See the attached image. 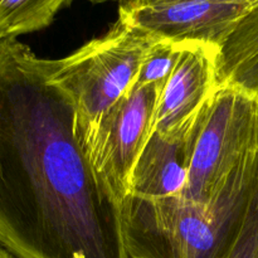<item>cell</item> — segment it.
I'll use <instances>...</instances> for the list:
<instances>
[{"instance_id": "cell-1", "label": "cell", "mask_w": 258, "mask_h": 258, "mask_svg": "<svg viewBox=\"0 0 258 258\" xmlns=\"http://www.w3.org/2000/svg\"><path fill=\"white\" fill-rule=\"evenodd\" d=\"M0 246L14 258H130L72 100L18 38L0 39Z\"/></svg>"}, {"instance_id": "cell-2", "label": "cell", "mask_w": 258, "mask_h": 258, "mask_svg": "<svg viewBox=\"0 0 258 258\" xmlns=\"http://www.w3.org/2000/svg\"><path fill=\"white\" fill-rule=\"evenodd\" d=\"M258 189V151L232 173L208 204L181 197L121 203L130 258H228Z\"/></svg>"}, {"instance_id": "cell-3", "label": "cell", "mask_w": 258, "mask_h": 258, "mask_svg": "<svg viewBox=\"0 0 258 258\" xmlns=\"http://www.w3.org/2000/svg\"><path fill=\"white\" fill-rule=\"evenodd\" d=\"M158 39L117 18L105 34L70 55L45 59L50 80L75 105L80 133L133 90L144 59Z\"/></svg>"}, {"instance_id": "cell-4", "label": "cell", "mask_w": 258, "mask_h": 258, "mask_svg": "<svg viewBox=\"0 0 258 258\" xmlns=\"http://www.w3.org/2000/svg\"><path fill=\"white\" fill-rule=\"evenodd\" d=\"M257 151L258 98L238 88L221 86L204 113L181 198L208 204L234 169Z\"/></svg>"}, {"instance_id": "cell-5", "label": "cell", "mask_w": 258, "mask_h": 258, "mask_svg": "<svg viewBox=\"0 0 258 258\" xmlns=\"http://www.w3.org/2000/svg\"><path fill=\"white\" fill-rule=\"evenodd\" d=\"M164 86L136 83L90 128L80 133L93 166L120 203L130 196L134 169L153 134Z\"/></svg>"}, {"instance_id": "cell-6", "label": "cell", "mask_w": 258, "mask_h": 258, "mask_svg": "<svg viewBox=\"0 0 258 258\" xmlns=\"http://www.w3.org/2000/svg\"><path fill=\"white\" fill-rule=\"evenodd\" d=\"M248 8L222 0H135L118 5V19L176 45L219 48Z\"/></svg>"}, {"instance_id": "cell-7", "label": "cell", "mask_w": 258, "mask_h": 258, "mask_svg": "<svg viewBox=\"0 0 258 258\" xmlns=\"http://www.w3.org/2000/svg\"><path fill=\"white\" fill-rule=\"evenodd\" d=\"M218 48L183 45L159 101L153 133L173 136L189 130L218 90Z\"/></svg>"}, {"instance_id": "cell-8", "label": "cell", "mask_w": 258, "mask_h": 258, "mask_svg": "<svg viewBox=\"0 0 258 258\" xmlns=\"http://www.w3.org/2000/svg\"><path fill=\"white\" fill-rule=\"evenodd\" d=\"M206 111L184 133L173 136L151 134L134 169L130 196L144 199L183 196Z\"/></svg>"}, {"instance_id": "cell-9", "label": "cell", "mask_w": 258, "mask_h": 258, "mask_svg": "<svg viewBox=\"0 0 258 258\" xmlns=\"http://www.w3.org/2000/svg\"><path fill=\"white\" fill-rule=\"evenodd\" d=\"M218 86H231L258 98V3L249 7L219 45Z\"/></svg>"}, {"instance_id": "cell-10", "label": "cell", "mask_w": 258, "mask_h": 258, "mask_svg": "<svg viewBox=\"0 0 258 258\" xmlns=\"http://www.w3.org/2000/svg\"><path fill=\"white\" fill-rule=\"evenodd\" d=\"M73 0H0V38H18L49 27Z\"/></svg>"}, {"instance_id": "cell-11", "label": "cell", "mask_w": 258, "mask_h": 258, "mask_svg": "<svg viewBox=\"0 0 258 258\" xmlns=\"http://www.w3.org/2000/svg\"><path fill=\"white\" fill-rule=\"evenodd\" d=\"M181 47L183 45H176L163 39L156 40L144 59L136 83L139 85H151V83L165 85L174 66H175Z\"/></svg>"}, {"instance_id": "cell-12", "label": "cell", "mask_w": 258, "mask_h": 258, "mask_svg": "<svg viewBox=\"0 0 258 258\" xmlns=\"http://www.w3.org/2000/svg\"><path fill=\"white\" fill-rule=\"evenodd\" d=\"M228 258H258V189Z\"/></svg>"}, {"instance_id": "cell-13", "label": "cell", "mask_w": 258, "mask_h": 258, "mask_svg": "<svg viewBox=\"0 0 258 258\" xmlns=\"http://www.w3.org/2000/svg\"><path fill=\"white\" fill-rule=\"evenodd\" d=\"M222 2L236 3V4L244 5V7H252V5L256 4V3H258V0H222Z\"/></svg>"}, {"instance_id": "cell-14", "label": "cell", "mask_w": 258, "mask_h": 258, "mask_svg": "<svg viewBox=\"0 0 258 258\" xmlns=\"http://www.w3.org/2000/svg\"><path fill=\"white\" fill-rule=\"evenodd\" d=\"M0 258H14V257H13L7 249H4L2 246H0Z\"/></svg>"}, {"instance_id": "cell-15", "label": "cell", "mask_w": 258, "mask_h": 258, "mask_svg": "<svg viewBox=\"0 0 258 258\" xmlns=\"http://www.w3.org/2000/svg\"><path fill=\"white\" fill-rule=\"evenodd\" d=\"M95 2H107V0H95ZM111 2H118V3H120V4H123V3L135 2V0H111Z\"/></svg>"}, {"instance_id": "cell-16", "label": "cell", "mask_w": 258, "mask_h": 258, "mask_svg": "<svg viewBox=\"0 0 258 258\" xmlns=\"http://www.w3.org/2000/svg\"><path fill=\"white\" fill-rule=\"evenodd\" d=\"M0 39H3V38H0Z\"/></svg>"}]
</instances>
